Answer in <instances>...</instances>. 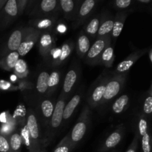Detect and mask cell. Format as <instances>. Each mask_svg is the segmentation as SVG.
<instances>
[{
	"label": "cell",
	"mask_w": 152,
	"mask_h": 152,
	"mask_svg": "<svg viewBox=\"0 0 152 152\" xmlns=\"http://www.w3.org/2000/svg\"><path fill=\"white\" fill-rule=\"evenodd\" d=\"M59 4L62 11L66 15L71 14L75 7V3L73 0H61Z\"/></svg>",
	"instance_id": "31"
},
{
	"label": "cell",
	"mask_w": 152,
	"mask_h": 152,
	"mask_svg": "<svg viewBox=\"0 0 152 152\" xmlns=\"http://www.w3.org/2000/svg\"><path fill=\"white\" fill-rule=\"evenodd\" d=\"M100 22V19L99 17H94L85 27V31L89 37L92 38H94L96 37Z\"/></svg>",
	"instance_id": "25"
},
{
	"label": "cell",
	"mask_w": 152,
	"mask_h": 152,
	"mask_svg": "<svg viewBox=\"0 0 152 152\" xmlns=\"http://www.w3.org/2000/svg\"><path fill=\"white\" fill-rule=\"evenodd\" d=\"M126 17H127V13H119L116 16L115 20L114 21L112 32L111 34L112 37L116 39L120 35L123 29V27H124V23Z\"/></svg>",
	"instance_id": "18"
},
{
	"label": "cell",
	"mask_w": 152,
	"mask_h": 152,
	"mask_svg": "<svg viewBox=\"0 0 152 152\" xmlns=\"http://www.w3.org/2000/svg\"><path fill=\"white\" fill-rule=\"evenodd\" d=\"M0 152H11L8 139L3 134H0Z\"/></svg>",
	"instance_id": "34"
},
{
	"label": "cell",
	"mask_w": 152,
	"mask_h": 152,
	"mask_svg": "<svg viewBox=\"0 0 152 152\" xmlns=\"http://www.w3.org/2000/svg\"><path fill=\"white\" fill-rule=\"evenodd\" d=\"M19 59V55L17 51L10 52L4 57L0 59V68L7 71H13Z\"/></svg>",
	"instance_id": "13"
},
{
	"label": "cell",
	"mask_w": 152,
	"mask_h": 152,
	"mask_svg": "<svg viewBox=\"0 0 152 152\" xmlns=\"http://www.w3.org/2000/svg\"><path fill=\"white\" fill-rule=\"evenodd\" d=\"M49 74L46 71H42L38 76L37 81V90L40 94H44L48 89Z\"/></svg>",
	"instance_id": "21"
},
{
	"label": "cell",
	"mask_w": 152,
	"mask_h": 152,
	"mask_svg": "<svg viewBox=\"0 0 152 152\" xmlns=\"http://www.w3.org/2000/svg\"><path fill=\"white\" fill-rule=\"evenodd\" d=\"M40 108H41L42 114L43 117L45 120H48L51 117L52 114H53L54 105H53V102L50 99H45L42 102Z\"/></svg>",
	"instance_id": "27"
},
{
	"label": "cell",
	"mask_w": 152,
	"mask_h": 152,
	"mask_svg": "<svg viewBox=\"0 0 152 152\" xmlns=\"http://www.w3.org/2000/svg\"><path fill=\"white\" fill-rule=\"evenodd\" d=\"M8 141L11 152H20L23 144V139L19 133L13 134L10 137Z\"/></svg>",
	"instance_id": "24"
},
{
	"label": "cell",
	"mask_w": 152,
	"mask_h": 152,
	"mask_svg": "<svg viewBox=\"0 0 152 152\" xmlns=\"http://www.w3.org/2000/svg\"><path fill=\"white\" fill-rule=\"evenodd\" d=\"M39 151H32V150H30L29 152H39Z\"/></svg>",
	"instance_id": "43"
},
{
	"label": "cell",
	"mask_w": 152,
	"mask_h": 152,
	"mask_svg": "<svg viewBox=\"0 0 152 152\" xmlns=\"http://www.w3.org/2000/svg\"><path fill=\"white\" fill-rule=\"evenodd\" d=\"M15 75L19 79H24L28 76V68L26 62L24 59H19L13 68Z\"/></svg>",
	"instance_id": "23"
},
{
	"label": "cell",
	"mask_w": 152,
	"mask_h": 152,
	"mask_svg": "<svg viewBox=\"0 0 152 152\" xmlns=\"http://www.w3.org/2000/svg\"><path fill=\"white\" fill-rule=\"evenodd\" d=\"M27 129L28 134L31 138V146L30 150L32 151H40L39 145V129L37 117L34 112L30 111L27 118Z\"/></svg>",
	"instance_id": "4"
},
{
	"label": "cell",
	"mask_w": 152,
	"mask_h": 152,
	"mask_svg": "<svg viewBox=\"0 0 152 152\" xmlns=\"http://www.w3.org/2000/svg\"><path fill=\"white\" fill-rule=\"evenodd\" d=\"M71 150H72V148H71V142H70L69 134H68L58 144L53 152H71Z\"/></svg>",
	"instance_id": "29"
},
{
	"label": "cell",
	"mask_w": 152,
	"mask_h": 152,
	"mask_svg": "<svg viewBox=\"0 0 152 152\" xmlns=\"http://www.w3.org/2000/svg\"><path fill=\"white\" fill-rule=\"evenodd\" d=\"M96 5L94 0H86L82 3L78 12V22H81L90 15Z\"/></svg>",
	"instance_id": "16"
},
{
	"label": "cell",
	"mask_w": 152,
	"mask_h": 152,
	"mask_svg": "<svg viewBox=\"0 0 152 152\" xmlns=\"http://www.w3.org/2000/svg\"><path fill=\"white\" fill-rule=\"evenodd\" d=\"M123 132H124L123 129L120 127L119 129H116L114 132H112L106 138V140L104 141L103 144H102V147H101V152L106 151L108 150H110L117 146L121 142L122 139H123Z\"/></svg>",
	"instance_id": "11"
},
{
	"label": "cell",
	"mask_w": 152,
	"mask_h": 152,
	"mask_svg": "<svg viewBox=\"0 0 152 152\" xmlns=\"http://www.w3.org/2000/svg\"><path fill=\"white\" fill-rule=\"evenodd\" d=\"M129 103V96L127 94H123L117 98L112 105V111L114 114H120L127 108Z\"/></svg>",
	"instance_id": "19"
},
{
	"label": "cell",
	"mask_w": 152,
	"mask_h": 152,
	"mask_svg": "<svg viewBox=\"0 0 152 152\" xmlns=\"http://www.w3.org/2000/svg\"><path fill=\"white\" fill-rule=\"evenodd\" d=\"M34 30V28H23L20 29L15 30L9 37L7 40V49L11 52L17 51L19 45L22 43V40L25 39L28 34L32 32Z\"/></svg>",
	"instance_id": "7"
},
{
	"label": "cell",
	"mask_w": 152,
	"mask_h": 152,
	"mask_svg": "<svg viewBox=\"0 0 152 152\" xmlns=\"http://www.w3.org/2000/svg\"><path fill=\"white\" fill-rule=\"evenodd\" d=\"M59 80H60V76H59V73L57 71H53L51 74H49L48 89L49 93L56 89V86L59 83Z\"/></svg>",
	"instance_id": "28"
},
{
	"label": "cell",
	"mask_w": 152,
	"mask_h": 152,
	"mask_svg": "<svg viewBox=\"0 0 152 152\" xmlns=\"http://www.w3.org/2000/svg\"><path fill=\"white\" fill-rule=\"evenodd\" d=\"M6 1H5V0H0V10H1L3 7H4V4H5V3H6Z\"/></svg>",
	"instance_id": "39"
},
{
	"label": "cell",
	"mask_w": 152,
	"mask_h": 152,
	"mask_svg": "<svg viewBox=\"0 0 152 152\" xmlns=\"http://www.w3.org/2000/svg\"><path fill=\"white\" fill-rule=\"evenodd\" d=\"M114 59H115V55H114V48L110 43L102 52L99 59V63L102 64L106 68H110L112 66Z\"/></svg>",
	"instance_id": "17"
},
{
	"label": "cell",
	"mask_w": 152,
	"mask_h": 152,
	"mask_svg": "<svg viewBox=\"0 0 152 152\" xmlns=\"http://www.w3.org/2000/svg\"><path fill=\"white\" fill-rule=\"evenodd\" d=\"M138 1L141 3H149L151 2V0H138Z\"/></svg>",
	"instance_id": "40"
},
{
	"label": "cell",
	"mask_w": 152,
	"mask_h": 152,
	"mask_svg": "<svg viewBox=\"0 0 152 152\" xmlns=\"http://www.w3.org/2000/svg\"><path fill=\"white\" fill-rule=\"evenodd\" d=\"M91 47V42L88 37L84 34H81L78 37L77 43V50L80 58H84L87 54Z\"/></svg>",
	"instance_id": "14"
},
{
	"label": "cell",
	"mask_w": 152,
	"mask_h": 152,
	"mask_svg": "<svg viewBox=\"0 0 152 152\" xmlns=\"http://www.w3.org/2000/svg\"><path fill=\"white\" fill-rule=\"evenodd\" d=\"M143 111L145 115H150L152 113V96L151 92L144 101Z\"/></svg>",
	"instance_id": "33"
},
{
	"label": "cell",
	"mask_w": 152,
	"mask_h": 152,
	"mask_svg": "<svg viewBox=\"0 0 152 152\" xmlns=\"http://www.w3.org/2000/svg\"><path fill=\"white\" fill-rule=\"evenodd\" d=\"M89 119H90V108L88 105H86L83 108L78 120L69 134V139L72 149L84 137L87 132Z\"/></svg>",
	"instance_id": "1"
},
{
	"label": "cell",
	"mask_w": 152,
	"mask_h": 152,
	"mask_svg": "<svg viewBox=\"0 0 152 152\" xmlns=\"http://www.w3.org/2000/svg\"><path fill=\"white\" fill-rule=\"evenodd\" d=\"M53 23V22L51 19H43L37 21L35 25L39 29H46V28H48L49 27L51 26Z\"/></svg>",
	"instance_id": "35"
},
{
	"label": "cell",
	"mask_w": 152,
	"mask_h": 152,
	"mask_svg": "<svg viewBox=\"0 0 152 152\" xmlns=\"http://www.w3.org/2000/svg\"><path fill=\"white\" fill-rule=\"evenodd\" d=\"M4 13L8 18H15L18 15L16 0H8L4 6Z\"/></svg>",
	"instance_id": "26"
},
{
	"label": "cell",
	"mask_w": 152,
	"mask_h": 152,
	"mask_svg": "<svg viewBox=\"0 0 152 152\" xmlns=\"http://www.w3.org/2000/svg\"><path fill=\"white\" fill-rule=\"evenodd\" d=\"M58 2L56 0H43L40 2L39 7L43 13H50L56 8Z\"/></svg>",
	"instance_id": "30"
},
{
	"label": "cell",
	"mask_w": 152,
	"mask_h": 152,
	"mask_svg": "<svg viewBox=\"0 0 152 152\" xmlns=\"http://www.w3.org/2000/svg\"><path fill=\"white\" fill-rule=\"evenodd\" d=\"M39 152H47V151H46V150H40Z\"/></svg>",
	"instance_id": "42"
},
{
	"label": "cell",
	"mask_w": 152,
	"mask_h": 152,
	"mask_svg": "<svg viewBox=\"0 0 152 152\" xmlns=\"http://www.w3.org/2000/svg\"><path fill=\"white\" fill-rule=\"evenodd\" d=\"M16 4L18 7V14H22L25 9V6L28 4V1L26 0H16Z\"/></svg>",
	"instance_id": "37"
},
{
	"label": "cell",
	"mask_w": 152,
	"mask_h": 152,
	"mask_svg": "<svg viewBox=\"0 0 152 152\" xmlns=\"http://www.w3.org/2000/svg\"><path fill=\"white\" fill-rule=\"evenodd\" d=\"M41 32L39 30L35 29L25 37L18 48L17 52L19 56H25L32 49L34 45L38 42Z\"/></svg>",
	"instance_id": "8"
},
{
	"label": "cell",
	"mask_w": 152,
	"mask_h": 152,
	"mask_svg": "<svg viewBox=\"0 0 152 152\" xmlns=\"http://www.w3.org/2000/svg\"><path fill=\"white\" fill-rule=\"evenodd\" d=\"M80 102H81V95L76 94L71 98V100L68 103L65 104V106L63 111L64 120H67L71 118V117L74 114V111L77 108V106L80 103Z\"/></svg>",
	"instance_id": "15"
},
{
	"label": "cell",
	"mask_w": 152,
	"mask_h": 152,
	"mask_svg": "<svg viewBox=\"0 0 152 152\" xmlns=\"http://www.w3.org/2000/svg\"><path fill=\"white\" fill-rule=\"evenodd\" d=\"M108 79H109L108 77H103L99 80V83H96L88 99V107L95 108L101 103L104 93H105V86H106Z\"/></svg>",
	"instance_id": "6"
},
{
	"label": "cell",
	"mask_w": 152,
	"mask_h": 152,
	"mask_svg": "<svg viewBox=\"0 0 152 152\" xmlns=\"http://www.w3.org/2000/svg\"><path fill=\"white\" fill-rule=\"evenodd\" d=\"M78 78V74L76 69H71L68 71L64 80L62 93L64 95H68L74 88Z\"/></svg>",
	"instance_id": "12"
},
{
	"label": "cell",
	"mask_w": 152,
	"mask_h": 152,
	"mask_svg": "<svg viewBox=\"0 0 152 152\" xmlns=\"http://www.w3.org/2000/svg\"><path fill=\"white\" fill-rule=\"evenodd\" d=\"M147 52V48L142 49V50H138L136 51L131 53L129 56L123 59L122 62H120L116 67L114 73L115 75L117 74H127L128 71L131 69L132 66L136 63L137 61L140 59L142 56H143Z\"/></svg>",
	"instance_id": "5"
},
{
	"label": "cell",
	"mask_w": 152,
	"mask_h": 152,
	"mask_svg": "<svg viewBox=\"0 0 152 152\" xmlns=\"http://www.w3.org/2000/svg\"><path fill=\"white\" fill-rule=\"evenodd\" d=\"M73 48H74V45L71 42L65 43L60 48V54H59V57L55 62H53V63L55 65H60L64 61L66 60L71 55Z\"/></svg>",
	"instance_id": "22"
},
{
	"label": "cell",
	"mask_w": 152,
	"mask_h": 152,
	"mask_svg": "<svg viewBox=\"0 0 152 152\" xmlns=\"http://www.w3.org/2000/svg\"><path fill=\"white\" fill-rule=\"evenodd\" d=\"M149 59H150V62H152V50L150 49L149 50Z\"/></svg>",
	"instance_id": "41"
},
{
	"label": "cell",
	"mask_w": 152,
	"mask_h": 152,
	"mask_svg": "<svg viewBox=\"0 0 152 152\" xmlns=\"http://www.w3.org/2000/svg\"><path fill=\"white\" fill-rule=\"evenodd\" d=\"M113 25H114L113 19H108L106 20H102V22H100V24H99V29H98L97 34H96L98 38H102V37L111 36Z\"/></svg>",
	"instance_id": "20"
},
{
	"label": "cell",
	"mask_w": 152,
	"mask_h": 152,
	"mask_svg": "<svg viewBox=\"0 0 152 152\" xmlns=\"http://www.w3.org/2000/svg\"><path fill=\"white\" fill-rule=\"evenodd\" d=\"M55 45V42L53 36L50 34H43L40 36L38 40V47L40 53L43 56H48L49 53L53 50Z\"/></svg>",
	"instance_id": "10"
},
{
	"label": "cell",
	"mask_w": 152,
	"mask_h": 152,
	"mask_svg": "<svg viewBox=\"0 0 152 152\" xmlns=\"http://www.w3.org/2000/svg\"><path fill=\"white\" fill-rule=\"evenodd\" d=\"M142 148L143 152H151V140L148 132L142 135Z\"/></svg>",
	"instance_id": "32"
},
{
	"label": "cell",
	"mask_w": 152,
	"mask_h": 152,
	"mask_svg": "<svg viewBox=\"0 0 152 152\" xmlns=\"http://www.w3.org/2000/svg\"><path fill=\"white\" fill-rule=\"evenodd\" d=\"M132 3V0H117L114 1V4L117 7L120 9L127 8Z\"/></svg>",
	"instance_id": "36"
},
{
	"label": "cell",
	"mask_w": 152,
	"mask_h": 152,
	"mask_svg": "<svg viewBox=\"0 0 152 152\" xmlns=\"http://www.w3.org/2000/svg\"><path fill=\"white\" fill-rule=\"evenodd\" d=\"M137 137H135L134 140H133L132 143L131 144L130 146L127 149L126 152H137Z\"/></svg>",
	"instance_id": "38"
},
{
	"label": "cell",
	"mask_w": 152,
	"mask_h": 152,
	"mask_svg": "<svg viewBox=\"0 0 152 152\" xmlns=\"http://www.w3.org/2000/svg\"><path fill=\"white\" fill-rule=\"evenodd\" d=\"M65 106V99L63 96H60L56 105H54L53 114L50 120V125L53 129H56L60 126L63 120V111Z\"/></svg>",
	"instance_id": "9"
},
{
	"label": "cell",
	"mask_w": 152,
	"mask_h": 152,
	"mask_svg": "<svg viewBox=\"0 0 152 152\" xmlns=\"http://www.w3.org/2000/svg\"><path fill=\"white\" fill-rule=\"evenodd\" d=\"M110 43H111V36L102 37V38H97V39L91 46L87 54L86 55V62L92 65L99 63V59L102 52Z\"/></svg>",
	"instance_id": "3"
},
{
	"label": "cell",
	"mask_w": 152,
	"mask_h": 152,
	"mask_svg": "<svg viewBox=\"0 0 152 152\" xmlns=\"http://www.w3.org/2000/svg\"><path fill=\"white\" fill-rule=\"evenodd\" d=\"M126 77L127 74H117L114 77L108 79L105 86V93L100 104L108 102L119 94L124 86Z\"/></svg>",
	"instance_id": "2"
}]
</instances>
